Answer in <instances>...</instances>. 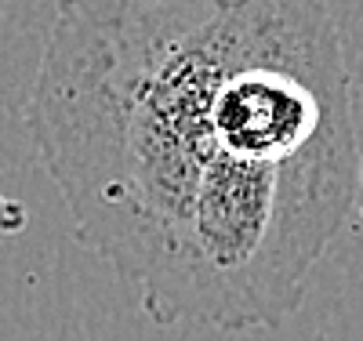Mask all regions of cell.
<instances>
[{"mask_svg":"<svg viewBox=\"0 0 363 341\" xmlns=\"http://www.w3.org/2000/svg\"><path fill=\"white\" fill-rule=\"evenodd\" d=\"M26 128L77 243L157 327L287 323L356 203L323 0H58Z\"/></svg>","mask_w":363,"mask_h":341,"instance_id":"cell-1","label":"cell"},{"mask_svg":"<svg viewBox=\"0 0 363 341\" xmlns=\"http://www.w3.org/2000/svg\"><path fill=\"white\" fill-rule=\"evenodd\" d=\"M26 222H29V211L18 200L0 193V236H18L26 229Z\"/></svg>","mask_w":363,"mask_h":341,"instance_id":"cell-2","label":"cell"},{"mask_svg":"<svg viewBox=\"0 0 363 341\" xmlns=\"http://www.w3.org/2000/svg\"><path fill=\"white\" fill-rule=\"evenodd\" d=\"M359 178H363V160H359Z\"/></svg>","mask_w":363,"mask_h":341,"instance_id":"cell-3","label":"cell"}]
</instances>
